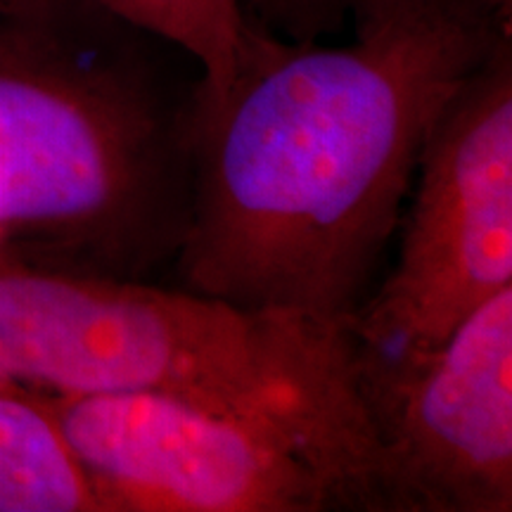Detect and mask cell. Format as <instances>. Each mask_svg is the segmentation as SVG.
<instances>
[{"instance_id":"obj_3","label":"cell","mask_w":512,"mask_h":512,"mask_svg":"<svg viewBox=\"0 0 512 512\" xmlns=\"http://www.w3.org/2000/svg\"><path fill=\"white\" fill-rule=\"evenodd\" d=\"M0 366L43 392H155L273 420L339 467L358 510L380 512L349 330L0 256Z\"/></svg>"},{"instance_id":"obj_4","label":"cell","mask_w":512,"mask_h":512,"mask_svg":"<svg viewBox=\"0 0 512 512\" xmlns=\"http://www.w3.org/2000/svg\"><path fill=\"white\" fill-rule=\"evenodd\" d=\"M399 254L356 311L361 349L403 356L439 344L512 287V38L458 88L415 169Z\"/></svg>"},{"instance_id":"obj_8","label":"cell","mask_w":512,"mask_h":512,"mask_svg":"<svg viewBox=\"0 0 512 512\" xmlns=\"http://www.w3.org/2000/svg\"><path fill=\"white\" fill-rule=\"evenodd\" d=\"M126 22L181 48L202 74V98L226 91L254 19L247 0H91Z\"/></svg>"},{"instance_id":"obj_7","label":"cell","mask_w":512,"mask_h":512,"mask_svg":"<svg viewBox=\"0 0 512 512\" xmlns=\"http://www.w3.org/2000/svg\"><path fill=\"white\" fill-rule=\"evenodd\" d=\"M0 512H105L43 389L0 382Z\"/></svg>"},{"instance_id":"obj_2","label":"cell","mask_w":512,"mask_h":512,"mask_svg":"<svg viewBox=\"0 0 512 512\" xmlns=\"http://www.w3.org/2000/svg\"><path fill=\"white\" fill-rule=\"evenodd\" d=\"M91 0H0V256L150 280L190 219L202 76Z\"/></svg>"},{"instance_id":"obj_9","label":"cell","mask_w":512,"mask_h":512,"mask_svg":"<svg viewBox=\"0 0 512 512\" xmlns=\"http://www.w3.org/2000/svg\"><path fill=\"white\" fill-rule=\"evenodd\" d=\"M373 0H247L249 17L294 43H311L337 31Z\"/></svg>"},{"instance_id":"obj_6","label":"cell","mask_w":512,"mask_h":512,"mask_svg":"<svg viewBox=\"0 0 512 512\" xmlns=\"http://www.w3.org/2000/svg\"><path fill=\"white\" fill-rule=\"evenodd\" d=\"M380 512L512 510V287L439 344L358 347Z\"/></svg>"},{"instance_id":"obj_1","label":"cell","mask_w":512,"mask_h":512,"mask_svg":"<svg viewBox=\"0 0 512 512\" xmlns=\"http://www.w3.org/2000/svg\"><path fill=\"white\" fill-rule=\"evenodd\" d=\"M508 36L491 0H373L347 46L254 19L230 86L200 91L181 287L351 332L432 124Z\"/></svg>"},{"instance_id":"obj_5","label":"cell","mask_w":512,"mask_h":512,"mask_svg":"<svg viewBox=\"0 0 512 512\" xmlns=\"http://www.w3.org/2000/svg\"><path fill=\"white\" fill-rule=\"evenodd\" d=\"M105 512H361L339 467L273 420L155 392H43Z\"/></svg>"}]
</instances>
